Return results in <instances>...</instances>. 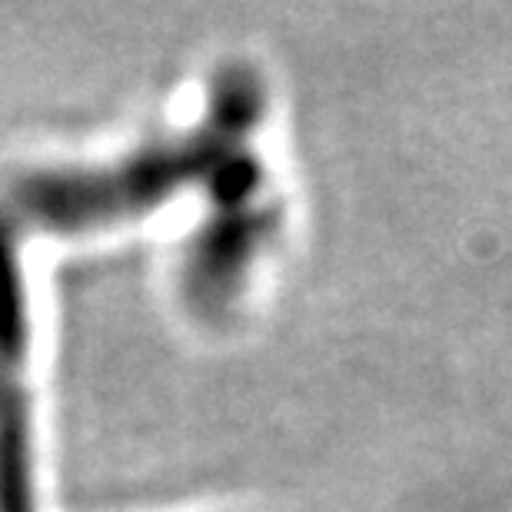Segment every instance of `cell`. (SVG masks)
<instances>
[{"instance_id":"1","label":"cell","mask_w":512,"mask_h":512,"mask_svg":"<svg viewBox=\"0 0 512 512\" xmlns=\"http://www.w3.org/2000/svg\"><path fill=\"white\" fill-rule=\"evenodd\" d=\"M266 107L263 77L250 64H227L210 77L190 124L107 157L10 173L0 213L30 243H90L143 227L180 203H200L233 163L260 153Z\"/></svg>"},{"instance_id":"2","label":"cell","mask_w":512,"mask_h":512,"mask_svg":"<svg viewBox=\"0 0 512 512\" xmlns=\"http://www.w3.org/2000/svg\"><path fill=\"white\" fill-rule=\"evenodd\" d=\"M197 207L200 217L180 243L173 286L183 310L213 326L247 300L283 233V200L273 190L263 153H250L223 173Z\"/></svg>"},{"instance_id":"3","label":"cell","mask_w":512,"mask_h":512,"mask_svg":"<svg viewBox=\"0 0 512 512\" xmlns=\"http://www.w3.org/2000/svg\"><path fill=\"white\" fill-rule=\"evenodd\" d=\"M30 240L0 213V373L34 380L37 316L30 286Z\"/></svg>"}]
</instances>
